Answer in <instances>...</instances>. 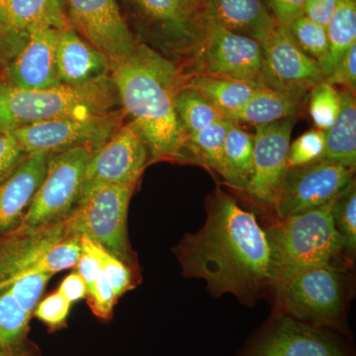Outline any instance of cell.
<instances>
[{
	"instance_id": "5",
	"label": "cell",
	"mask_w": 356,
	"mask_h": 356,
	"mask_svg": "<svg viewBox=\"0 0 356 356\" xmlns=\"http://www.w3.org/2000/svg\"><path fill=\"white\" fill-rule=\"evenodd\" d=\"M276 311L307 324L348 337L343 276L332 264L304 267L276 280Z\"/></svg>"
},
{
	"instance_id": "6",
	"label": "cell",
	"mask_w": 356,
	"mask_h": 356,
	"mask_svg": "<svg viewBox=\"0 0 356 356\" xmlns=\"http://www.w3.org/2000/svg\"><path fill=\"white\" fill-rule=\"evenodd\" d=\"M135 187L98 184L81 191L67 216L72 235L99 243L125 264L132 262L128 240L129 204Z\"/></svg>"
},
{
	"instance_id": "45",
	"label": "cell",
	"mask_w": 356,
	"mask_h": 356,
	"mask_svg": "<svg viewBox=\"0 0 356 356\" xmlns=\"http://www.w3.org/2000/svg\"><path fill=\"white\" fill-rule=\"evenodd\" d=\"M76 267V273L83 278L88 293L95 286L96 281L102 273L99 261L92 255L83 252Z\"/></svg>"
},
{
	"instance_id": "47",
	"label": "cell",
	"mask_w": 356,
	"mask_h": 356,
	"mask_svg": "<svg viewBox=\"0 0 356 356\" xmlns=\"http://www.w3.org/2000/svg\"><path fill=\"white\" fill-rule=\"evenodd\" d=\"M0 356H9V355H7L6 351H3V350H2L1 348H0Z\"/></svg>"
},
{
	"instance_id": "29",
	"label": "cell",
	"mask_w": 356,
	"mask_h": 356,
	"mask_svg": "<svg viewBox=\"0 0 356 356\" xmlns=\"http://www.w3.org/2000/svg\"><path fill=\"white\" fill-rule=\"evenodd\" d=\"M175 110L186 137L225 118L201 93L186 86L178 91Z\"/></svg>"
},
{
	"instance_id": "46",
	"label": "cell",
	"mask_w": 356,
	"mask_h": 356,
	"mask_svg": "<svg viewBox=\"0 0 356 356\" xmlns=\"http://www.w3.org/2000/svg\"><path fill=\"white\" fill-rule=\"evenodd\" d=\"M203 0H185L186 2L187 6L191 8V11H193L194 13L198 14L200 15L201 6H202Z\"/></svg>"
},
{
	"instance_id": "18",
	"label": "cell",
	"mask_w": 356,
	"mask_h": 356,
	"mask_svg": "<svg viewBox=\"0 0 356 356\" xmlns=\"http://www.w3.org/2000/svg\"><path fill=\"white\" fill-rule=\"evenodd\" d=\"M69 236L72 234L67 217L38 228L17 227L0 235V284L31 267L51 245Z\"/></svg>"
},
{
	"instance_id": "10",
	"label": "cell",
	"mask_w": 356,
	"mask_h": 356,
	"mask_svg": "<svg viewBox=\"0 0 356 356\" xmlns=\"http://www.w3.org/2000/svg\"><path fill=\"white\" fill-rule=\"evenodd\" d=\"M60 30L39 25L15 34L0 36L6 47L4 83L24 89H43L60 86L56 67V48Z\"/></svg>"
},
{
	"instance_id": "42",
	"label": "cell",
	"mask_w": 356,
	"mask_h": 356,
	"mask_svg": "<svg viewBox=\"0 0 356 356\" xmlns=\"http://www.w3.org/2000/svg\"><path fill=\"white\" fill-rule=\"evenodd\" d=\"M273 19L281 27L288 28L305 13L306 0H266Z\"/></svg>"
},
{
	"instance_id": "4",
	"label": "cell",
	"mask_w": 356,
	"mask_h": 356,
	"mask_svg": "<svg viewBox=\"0 0 356 356\" xmlns=\"http://www.w3.org/2000/svg\"><path fill=\"white\" fill-rule=\"evenodd\" d=\"M332 202L303 214L278 219L266 229L273 284L304 267L332 264L343 250H348L332 220Z\"/></svg>"
},
{
	"instance_id": "16",
	"label": "cell",
	"mask_w": 356,
	"mask_h": 356,
	"mask_svg": "<svg viewBox=\"0 0 356 356\" xmlns=\"http://www.w3.org/2000/svg\"><path fill=\"white\" fill-rule=\"evenodd\" d=\"M149 159L140 133L129 122L91 154L83 191L98 184L136 187Z\"/></svg>"
},
{
	"instance_id": "2",
	"label": "cell",
	"mask_w": 356,
	"mask_h": 356,
	"mask_svg": "<svg viewBox=\"0 0 356 356\" xmlns=\"http://www.w3.org/2000/svg\"><path fill=\"white\" fill-rule=\"evenodd\" d=\"M122 110L131 118L149 152V161H187V137L175 97L186 76L177 65L145 44L111 67Z\"/></svg>"
},
{
	"instance_id": "23",
	"label": "cell",
	"mask_w": 356,
	"mask_h": 356,
	"mask_svg": "<svg viewBox=\"0 0 356 356\" xmlns=\"http://www.w3.org/2000/svg\"><path fill=\"white\" fill-rule=\"evenodd\" d=\"M303 99L259 86L240 111L229 117L235 123L261 126L287 118H297L303 107Z\"/></svg>"
},
{
	"instance_id": "20",
	"label": "cell",
	"mask_w": 356,
	"mask_h": 356,
	"mask_svg": "<svg viewBox=\"0 0 356 356\" xmlns=\"http://www.w3.org/2000/svg\"><path fill=\"white\" fill-rule=\"evenodd\" d=\"M49 156L46 153L28 154L0 184V235L19 226L43 182Z\"/></svg>"
},
{
	"instance_id": "24",
	"label": "cell",
	"mask_w": 356,
	"mask_h": 356,
	"mask_svg": "<svg viewBox=\"0 0 356 356\" xmlns=\"http://www.w3.org/2000/svg\"><path fill=\"white\" fill-rule=\"evenodd\" d=\"M341 108L334 125L325 131L323 161L339 163L355 172L356 165V102L355 91L341 92Z\"/></svg>"
},
{
	"instance_id": "11",
	"label": "cell",
	"mask_w": 356,
	"mask_h": 356,
	"mask_svg": "<svg viewBox=\"0 0 356 356\" xmlns=\"http://www.w3.org/2000/svg\"><path fill=\"white\" fill-rule=\"evenodd\" d=\"M72 29L103 54L110 65L121 62L135 51L134 38L117 0H64Z\"/></svg>"
},
{
	"instance_id": "41",
	"label": "cell",
	"mask_w": 356,
	"mask_h": 356,
	"mask_svg": "<svg viewBox=\"0 0 356 356\" xmlns=\"http://www.w3.org/2000/svg\"><path fill=\"white\" fill-rule=\"evenodd\" d=\"M324 81L332 86H341L351 90H355L356 44L344 54L332 70L331 74L325 77Z\"/></svg>"
},
{
	"instance_id": "9",
	"label": "cell",
	"mask_w": 356,
	"mask_h": 356,
	"mask_svg": "<svg viewBox=\"0 0 356 356\" xmlns=\"http://www.w3.org/2000/svg\"><path fill=\"white\" fill-rule=\"evenodd\" d=\"M121 109L89 118H69L29 124L10 131L28 154L58 153L76 147L96 151L123 123Z\"/></svg>"
},
{
	"instance_id": "15",
	"label": "cell",
	"mask_w": 356,
	"mask_h": 356,
	"mask_svg": "<svg viewBox=\"0 0 356 356\" xmlns=\"http://www.w3.org/2000/svg\"><path fill=\"white\" fill-rule=\"evenodd\" d=\"M296 118L255 126L252 172L245 191L262 205L275 208L288 170V152Z\"/></svg>"
},
{
	"instance_id": "27",
	"label": "cell",
	"mask_w": 356,
	"mask_h": 356,
	"mask_svg": "<svg viewBox=\"0 0 356 356\" xmlns=\"http://www.w3.org/2000/svg\"><path fill=\"white\" fill-rule=\"evenodd\" d=\"M325 28L329 50L320 65L324 79L344 54L356 44V0H337L336 10Z\"/></svg>"
},
{
	"instance_id": "30",
	"label": "cell",
	"mask_w": 356,
	"mask_h": 356,
	"mask_svg": "<svg viewBox=\"0 0 356 356\" xmlns=\"http://www.w3.org/2000/svg\"><path fill=\"white\" fill-rule=\"evenodd\" d=\"M32 315L19 305L7 287H0V348L7 355L24 339Z\"/></svg>"
},
{
	"instance_id": "1",
	"label": "cell",
	"mask_w": 356,
	"mask_h": 356,
	"mask_svg": "<svg viewBox=\"0 0 356 356\" xmlns=\"http://www.w3.org/2000/svg\"><path fill=\"white\" fill-rule=\"evenodd\" d=\"M182 275L199 278L214 296L235 295L252 305L273 285L270 248L254 213L218 191L207 206V219L197 233L187 234L173 248Z\"/></svg>"
},
{
	"instance_id": "32",
	"label": "cell",
	"mask_w": 356,
	"mask_h": 356,
	"mask_svg": "<svg viewBox=\"0 0 356 356\" xmlns=\"http://www.w3.org/2000/svg\"><path fill=\"white\" fill-rule=\"evenodd\" d=\"M81 238V236H67L64 240L51 245L38 261L25 271L54 275L65 269L74 268L83 254Z\"/></svg>"
},
{
	"instance_id": "43",
	"label": "cell",
	"mask_w": 356,
	"mask_h": 356,
	"mask_svg": "<svg viewBox=\"0 0 356 356\" xmlns=\"http://www.w3.org/2000/svg\"><path fill=\"white\" fill-rule=\"evenodd\" d=\"M337 3V0H306L304 15L327 27L336 10Z\"/></svg>"
},
{
	"instance_id": "39",
	"label": "cell",
	"mask_w": 356,
	"mask_h": 356,
	"mask_svg": "<svg viewBox=\"0 0 356 356\" xmlns=\"http://www.w3.org/2000/svg\"><path fill=\"white\" fill-rule=\"evenodd\" d=\"M27 156L13 133L0 132V184L15 172Z\"/></svg>"
},
{
	"instance_id": "28",
	"label": "cell",
	"mask_w": 356,
	"mask_h": 356,
	"mask_svg": "<svg viewBox=\"0 0 356 356\" xmlns=\"http://www.w3.org/2000/svg\"><path fill=\"white\" fill-rule=\"evenodd\" d=\"M254 135L247 132L238 123L229 120L225 138V159L229 170V184L245 191L252 172Z\"/></svg>"
},
{
	"instance_id": "8",
	"label": "cell",
	"mask_w": 356,
	"mask_h": 356,
	"mask_svg": "<svg viewBox=\"0 0 356 356\" xmlns=\"http://www.w3.org/2000/svg\"><path fill=\"white\" fill-rule=\"evenodd\" d=\"M92 153L90 147H76L50 154L43 182L18 227L38 228L65 219L81 196Z\"/></svg>"
},
{
	"instance_id": "37",
	"label": "cell",
	"mask_w": 356,
	"mask_h": 356,
	"mask_svg": "<svg viewBox=\"0 0 356 356\" xmlns=\"http://www.w3.org/2000/svg\"><path fill=\"white\" fill-rule=\"evenodd\" d=\"M325 131L312 129L290 144L288 168L309 165L323 159L325 152Z\"/></svg>"
},
{
	"instance_id": "34",
	"label": "cell",
	"mask_w": 356,
	"mask_h": 356,
	"mask_svg": "<svg viewBox=\"0 0 356 356\" xmlns=\"http://www.w3.org/2000/svg\"><path fill=\"white\" fill-rule=\"evenodd\" d=\"M288 30L306 55L316 60L318 65L324 62L329 50V40L325 26L303 15L293 21Z\"/></svg>"
},
{
	"instance_id": "35",
	"label": "cell",
	"mask_w": 356,
	"mask_h": 356,
	"mask_svg": "<svg viewBox=\"0 0 356 356\" xmlns=\"http://www.w3.org/2000/svg\"><path fill=\"white\" fill-rule=\"evenodd\" d=\"M334 226L346 242L350 252L356 247V186L355 180L343 189L332 204Z\"/></svg>"
},
{
	"instance_id": "38",
	"label": "cell",
	"mask_w": 356,
	"mask_h": 356,
	"mask_svg": "<svg viewBox=\"0 0 356 356\" xmlns=\"http://www.w3.org/2000/svg\"><path fill=\"white\" fill-rule=\"evenodd\" d=\"M72 304L63 297L60 293L54 292L42 300L34 310L35 317L39 318L44 325L57 329L67 322Z\"/></svg>"
},
{
	"instance_id": "33",
	"label": "cell",
	"mask_w": 356,
	"mask_h": 356,
	"mask_svg": "<svg viewBox=\"0 0 356 356\" xmlns=\"http://www.w3.org/2000/svg\"><path fill=\"white\" fill-rule=\"evenodd\" d=\"M341 108V92L323 81L309 93V112L316 128L327 131L334 125Z\"/></svg>"
},
{
	"instance_id": "36",
	"label": "cell",
	"mask_w": 356,
	"mask_h": 356,
	"mask_svg": "<svg viewBox=\"0 0 356 356\" xmlns=\"http://www.w3.org/2000/svg\"><path fill=\"white\" fill-rule=\"evenodd\" d=\"M51 276L49 273L25 271L3 284H0V287L8 288L19 305L28 314L33 315Z\"/></svg>"
},
{
	"instance_id": "44",
	"label": "cell",
	"mask_w": 356,
	"mask_h": 356,
	"mask_svg": "<svg viewBox=\"0 0 356 356\" xmlns=\"http://www.w3.org/2000/svg\"><path fill=\"white\" fill-rule=\"evenodd\" d=\"M58 292L65 297L70 304L88 296V288L81 276L76 271L70 273L64 280L60 282Z\"/></svg>"
},
{
	"instance_id": "31",
	"label": "cell",
	"mask_w": 356,
	"mask_h": 356,
	"mask_svg": "<svg viewBox=\"0 0 356 356\" xmlns=\"http://www.w3.org/2000/svg\"><path fill=\"white\" fill-rule=\"evenodd\" d=\"M81 243L83 252L92 255L99 261L102 273L111 285L117 299L132 288V273L127 264L88 236H81Z\"/></svg>"
},
{
	"instance_id": "22",
	"label": "cell",
	"mask_w": 356,
	"mask_h": 356,
	"mask_svg": "<svg viewBox=\"0 0 356 356\" xmlns=\"http://www.w3.org/2000/svg\"><path fill=\"white\" fill-rule=\"evenodd\" d=\"M39 25L69 27L64 0H0V36Z\"/></svg>"
},
{
	"instance_id": "17",
	"label": "cell",
	"mask_w": 356,
	"mask_h": 356,
	"mask_svg": "<svg viewBox=\"0 0 356 356\" xmlns=\"http://www.w3.org/2000/svg\"><path fill=\"white\" fill-rule=\"evenodd\" d=\"M147 25L170 44V48L196 56L204 37L200 16L191 10L185 0H130Z\"/></svg>"
},
{
	"instance_id": "25",
	"label": "cell",
	"mask_w": 356,
	"mask_h": 356,
	"mask_svg": "<svg viewBox=\"0 0 356 356\" xmlns=\"http://www.w3.org/2000/svg\"><path fill=\"white\" fill-rule=\"evenodd\" d=\"M185 86L201 93L226 119L240 111L261 86L203 74L186 76Z\"/></svg>"
},
{
	"instance_id": "7",
	"label": "cell",
	"mask_w": 356,
	"mask_h": 356,
	"mask_svg": "<svg viewBox=\"0 0 356 356\" xmlns=\"http://www.w3.org/2000/svg\"><path fill=\"white\" fill-rule=\"evenodd\" d=\"M236 356H353L348 337L274 314Z\"/></svg>"
},
{
	"instance_id": "3",
	"label": "cell",
	"mask_w": 356,
	"mask_h": 356,
	"mask_svg": "<svg viewBox=\"0 0 356 356\" xmlns=\"http://www.w3.org/2000/svg\"><path fill=\"white\" fill-rule=\"evenodd\" d=\"M118 93L111 76L81 86L24 89L0 83V132L69 118H89L115 111Z\"/></svg>"
},
{
	"instance_id": "21",
	"label": "cell",
	"mask_w": 356,
	"mask_h": 356,
	"mask_svg": "<svg viewBox=\"0 0 356 356\" xmlns=\"http://www.w3.org/2000/svg\"><path fill=\"white\" fill-rule=\"evenodd\" d=\"M56 67L65 86H81L111 76L107 58L70 26L58 31Z\"/></svg>"
},
{
	"instance_id": "19",
	"label": "cell",
	"mask_w": 356,
	"mask_h": 356,
	"mask_svg": "<svg viewBox=\"0 0 356 356\" xmlns=\"http://www.w3.org/2000/svg\"><path fill=\"white\" fill-rule=\"evenodd\" d=\"M200 16L202 23L250 37L259 44L278 27L262 0H203Z\"/></svg>"
},
{
	"instance_id": "14",
	"label": "cell",
	"mask_w": 356,
	"mask_h": 356,
	"mask_svg": "<svg viewBox=\"0 0 356 356\" xmlns=\"http://www.w3.org/2000/svg\"><path fill=\"white\" fill-rule=\"evenodd\" d=\"M204 37L196 57L203 74L261 86L264 51L257 40L203 23Z\"/></svg>"
},
{
	"instance_id": "13",
	"label": "cell",
	"mask_w": 356,
	"mask_h": 356,
	"mask_svg": "<svg viewBox=\"0 0 356 356\" xmlns=\"http://www.w3.org/2000/svg\"><path fill=\"white\" fill-rule=\"evenodd\" d=\"M261 44V86L304 100L314 86L324 81L320 65L299 48L288 28L278 26Z\"/></svg>"
},
{
	"instance_id": "26",
	"label": "cell",
	"mask_w": 356,
	"mask_h": 356,
	"mask_svg": "<svg viewBox=\"0 0 356 356\" xmlns=\"http://www.w3.org/2000/svg\"><path fill=\"white\" fill-rule=\"evenodd\" d=\"M229 120L222 118L187 137V161L208 166L229 184V170L225 159V138Z\"/></svg>"
},
{
	"instance_id": "40",
	"label": "cell",
	"mask_w": 356,
	"mask_h": 356,
	"mask_svg": "<svg viewBox=\"0 0 356 356\" xmlns=\"http://www.w3.org/2000/svg\"><path fill=\"white\" fill-rule=\"evenodd\" d=\"M89 306L96 317L107 320L111 317L117 297L103 273L95 286L88 293Z\"/></svg>"
},
{
	"instance_id": "12",
	"label": "cell",
	"mask_w": 356,
	"mask_h": 356,
	"mask_svg": "<svg viewBox=\"0 0 356 356\" xmlns=\"http://www.w3.org/2000/svg\"><path fill=\"white\" fill-rule=\"evenodd\" d=\"M353 170L320 161L288 168L276 203L278 219L303 214L331 203L353 180Z\"/></svg>"
}]
</instances>
